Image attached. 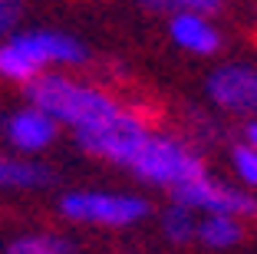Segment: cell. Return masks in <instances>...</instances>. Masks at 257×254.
<instances>
[{
	"instance_id": "6da1fadb",
	"label": "cell",
	"mask_w": 257,
	"mask_h": 254,
	"mask_svg": "<svg viewBox=\"0 0 257 254\" xmlns=\"http://www.w3.org/2000/svg\"><path fill=\"white\" fill-rule=\"evenodd\" d=\"M89 60V53L73 33L53 27L14 30L0 40V79L30 86L46 73H73Z\"/></svg>"
},
{
	"instance_id": "7a4b0ae2",
	"label": "cell",
	"mask_w": 257,
	"mask_h": 254,
	"mask_svg": "<svg viewBox=\"0 0 257 254\" xmlns=\"http://www.w3.org/2000/svg\"><path fill=\"white\" fill-rule=\"evenodd\" d=\"M23 93H27V103L43 109L56 126L69 129L73 135L99 126L122 106V99L112 90L76 73H46L30 86H23Z\"/></svg>"
},
{
	"instance_id": "3957f363",
	"label": "cell",
	"mask_w": 257,
	"mask_h": 254,
	"mask_svg": "<svg viewBox=\"0 0 257 254\" xmlns=\"http://www.w3.org/2000/svg\"><path fill=\"white\" fill-rule=\"evenodd\" d=\"M125 172H132L139 182L155 188H165L168 195L175 188L188 185L191 179L204 175V158L195 149L188 135H178L172 129H159L152 126V132L145 135V142L139 145V152L132 155Z\"/></svg>"
},
{
	"instance_id": "277c9868",
	"label": "cell",
	"mask_w": 257,
	"mask_h": 254,
	"mask_svg": "<svg viewBox=\"0 0 257 254\" xmlns=\"http://www.w3.org/2000/svg\"><path fill=\"white\" fill-rule=\"evenodd\" d=\"M60 215L86 228H132L152 215V202L139 192L112 188H73L60 198Z\"/></svg>"
},
{
	"instance_id": "5b68a950",
	"label": "cell",
	"mask_w": 257,
	"mask_h": 254,
	"mask_svg": "<svg viewBox=\"0 0 257 254\" xmlns=\"http://www.w3.org/2000/svg\"><path fill=\"white\" fill-rule=\"evenodd\" d=\"M152 116L142 112L139 106L122 103L112 116L99 122V126L86 129V132L73 135L76 145L86 152V155L99 158V162H109L115 168H128L132 155L139 152V145L145 142V135L152 132Z\"/></svg>"
},
{
	"instance_id": "8992f818",
	"label": "cell",
	"mask_w": 257,
	"mask_h": 254,
	"mask_svg": "<svg viewBox=\"0 0 257 254\" xmlns=\"http://www.w3.org/2000/svg\"><path fill=\"white\" fill-rule=\"evenodd\" d=\"M172 202L191 208L195 215H227V218H254L257 215V198L241 185H231L224 179H214L211 172L191 179L188 185L175 188Z\"/></svg>"
},
{
	"instance_id": "52a82bcc",
	"label": "cell",
	"mask_w": 257,
	"mask_h": 254,
	"mask_svg": "<svg viewBox=\"0 0 257 254\" xmlns=\"http://www.w3.org/2000/svg\"><path fill=\"white\" fill-rule=\"evenodd\" d=\"M63 129L56 126L43 109H37L33 103L23 99L20 106L0 112V135L7 142V152L23 158H37L46 149H53Z\"/></svg>"
},
{
	"instance_id": "ba28073f",
	"label": "cell",
	"mask_w": 257,
	"mask_h": 254,
	"mask_svg": "<svg viewBox=\"0 0 257 254\" xmlns=\"http://www.w3.org/2000/svg\"><path fill=\"white\" fill-rule=\"evenodd\" d=\"M211 106L227 116L257 119V66L254 63H221L204 79Z\"/></svg>"
},
{
	"instance_id": "9c48e42d",
	"label": "cell",
	"mask_w": 257,
	"mask_h": 254,
	"mask_svg": "<svg viewBox=\"0 0 257 254\" xmlns=\"http://www.w3.org/2000/svg\"><path fill=\"white\" fill-rule=\"evenodd\" d=\"M168 37L188 56L198 60H208V56H218L221 46H224V33L214 23L211 14H191V10H175L168 17Z\"/></svg>"
},
{
	"instance_id": "30bf717a",
	"label": "cell",
	"mask_w": 257,
	"mask_h": 254,
	"mask_svg": "<svg viewBox=\"0 0 257 254\" xmlns=\"http://www.w3.org/2000/svg\"><path fill=\"white\" fill-rule=\"evenodd\" d=\"M53 168L40 158L0 152V192H43L53 185Z\"/></svg>"
},
{
	"instance_id": "8fae6325",
	"label": "cell",
	"mask_w": 257,
	"mask_h": 254,
	"mask_svg": "<svg viewBox=\"0 0 257 254\" xmlns=\"http://www.w3.org/2000/svg\"><path fill=\"white\" fill-rule=\"evenodd\" d=\"M195 241L208 251H231L244 241V221L227 215H198Z\"/></svg>"
},
{
	"instance_id": "7c38bea8",
	"label": "cell",
	"mask_w": 257,
	"mask_h": 254,
	"mask_svg": "<svg viewBox=\"0 0 257 254\" xmlns=\"http://www.w3.org/2000/svg\"><path fill=\"white\" fill-rule=\"evenodd\" d=\"M76 244L66 238V234L56 231H27L10 238L7 251L4 254H73Z\"/></svg>"
},
{
	"instance_id": "4fadbf2b",
	"label": "cell",
	"mask_w": 257,
	"mask_h": 254,
	"mask_svg": "<svg viewBox=\"0 0 257 254\" xmlns=\"http://www.w3.org/2000/svg\"><path fill=\"white\" fill-rule=\"evenodd\" d=\"M195 228H198V215L178 202H172L159 215V231L168 244H191L195 241Z\"/></svg>"
},
{
	"instance_id": "5bb4252c",
	"label": "cell",
	"mask_w": 257,
	"mask_h": 254,
	"mask_svg": "<svg viewBox=\"0 0 257 254\" xmlns=\"http://www.w3.org/2000/svg\"><path fill=\"white\" fill-rule=\"evenodd\" d=\"M231 172H234L241 188H247L250 195L257 192V152L247 142H237L231 149Z\"/></svg>"
},
{
	"instance_id": "9a60e30c",
	"label": "cell",
	"mask_w": 257,
	"mask_h": 254,
	"mask_svg": "<svg viewBox=\"0 0 257 254\" xmlns=\"http://www.w3.org/2000/svg\"><path fill=\"white\" fill-rule=\"evenodd\" d=\"M145 14H162V10H191V14H214L224 7V0H132Z\"/></svg>"
},
{
	"instance_id": "2e32d148",
	"label": "cell",
	"mask_w": 257,
	"mask_h": 254,
	"mask_svg": "<svg viewBox=\"0 0 257 254\" xmlns=\"http://www.w3.org/2000/svg\"><path fill=\"white\" fill-rule=\"evenodd\" d=\"M20 17H23V0H0V40L20 27Z\"/></svg>"
},
{
	"instance_id": "e0dca14e",
	"label": "cell",
	"mask_w": 257,
	"mask_h": 254,
	"mask_svg": "<svg viewBox=\"0 0 257 254\" xmlns=\"http://www.w3.org/2000/svg\"><path fill=\"white\" fill-rule=\"evenodd\" d=\"M244 142L257 152V119H247V126H244Z\"/></svg>"
}]
</instances>
